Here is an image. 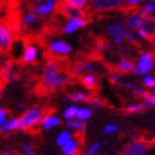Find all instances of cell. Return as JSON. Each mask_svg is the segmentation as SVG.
I'll return each mask as SVG.
<instances>
[{
  "instance_id": "cell-9",
  "label": "cell",
  "mask_w": 155,
  "mask_h": 155,
  "mask_svg": "<svg viewBox=\"0 0 155 155\" xmlns=\"http://www.w3.org/2000/svg\"><path fill=\"white\" fill-rule=\"evenodd\" d=\"M13 37L15 36L7 25L6 20H0V54L7 52Z\"/></svg>"
},
{
  "instance_id": "cell-19",
  "label": "cell",
  "mask_w": 155,
  "mask_h": 155,
  "mask_svg": "<svg viewBox=\"0 0 155 155\" xmlns=\"http://www.w3.org/2000/svg\"><path fill=\"white\" fill-rule=\"evenodd\" d=\"M120 112L123 114H132V113H141L143 112V107H141V104L137 103V104H126L125 107H122V109H120Z\"/></svg>"
},
{
  "instance_id": "cell-6",
  "label": "cell",
  "mask_w": 155,
  "mask_h": 155,
  "mask_svg": "<svg viewBox=\"0 0 155 155\" xmlns=\"http://www.w3.org/2000/svg\"><path fill=\"white\" fill-rule=\"evenodd\" d=\"M149 149V144L144 141L139 139H133L132 142H129L124 145L120 155H145Z\"/></svg>"
},
{
  "instance_id": "cell-28",
  "label": "cell",
  "mask_w": 155,
  "mask_h": 155,
  "mask_svg": "<svg viewBox=\"0 0 155 155\" xmlns=\"http://www.w3.org/2000/svg\"><path fill=\"white\" fill-rule=\"evenodd\" d=\"M8 114L11 115L10 111H8L7 109H5V107H0V125H2L3 123L6 122V119Z\"/></svg>"
},
{
  "instance_id": "cell-30",
  "label": "cell",
  "mask_w": 155,
  "mask_h": 155,
  "mask_svg": "<svg viewBox=\"0 0 155 155\" xmlns=\"http://www.w3.org/2000/svg\"><path fill=\"white\" fill-rule=\"evenodd\" d=\"M120 127L116 125H107L104 127L103 130V134H109V133H113L116 132V131H119Z\"/></svg>"
},
{
  "instance_id": "cell-36",
  "label": "cell",
  "mask_w": 155,
  "mask_h": 155,
  "mask_svg": "<svg viewBox=\"0 0 155 155\" xmlns=\"http://www.w3.org/2000/svg\"><path fill=\"white\" fill-rule=\"evenodd\" d=\"M9 2H17V0H8Z\"/></svg>"
},
{
  "instance_id": "cell-38",
  "label": "cell",
  "mask_w": 155,
  "mask_h": 155,
  "mask_svg": "<svg viewBox=\"0 0 155 155\" xmlns=\"http://www.w3.org/2000/svg\"><path fill=\"white\" fill-rule=\"evenodd\" d=\"M16 155H21V154H20V153H18V152H17V153H16Z\"/></svg>"
},
{
  "instance_id": "cell-35",
  "label": "cell",
  "mask_w": 155,
  "mask_h": 155,
  "mask_svg": "<svg viewBox=\"0 0 155 155\" xmlns=\"http://www.w3.org/2000/svg\"><path fill=\"white\" fill-rule=\"evenodd\" d=\"M85 155H97V153H87Z\"/></svg>"
},
{
  "instance_id": "cell-5",
  "label": "cell",
  "mask_w": 155,
  "mask_h": 155,
  "mask_svg": "<svg viewBox=\"0 0 155 155\" xmlns=\"http://www.w3.org/2000/svg\"><path fill=\"white\" fill-rule=\"evenodd\" d=\"M136 33L140 38L153 43L155 41V17H142V20L136 29Z\"/></svg>"
},
{
  "instance_id": "cell-33",
  "label": "cell",
  "mask_w": 155,
  "mask_h": 155,
  "mask_svg": "<svg viewBox=\"0 0 155 155\" xmlns=\"http://www.w3.org/2000/svg\"><path fill=\"white\" fill-rule=\"evenodd\" d=\"M45 0H29V2L33 3V5H36V3H40V2H43Z\"/></svg>"
},
{
  "instance_id": "cell-15",
  "label": "cell",
  "mask_w": 155,
  "mask_h": 155,
  "mask_svg": "<svg viewBox=\"0 0 155 155\" xmlns=\"http://www.w3.org/2000/svg\"><path fill=\"white\" fill-rule=\"evenodd\" d=\"M19 117L8 120L7 122L3 123L2 125H0V135H5V134L11 132L13 130H18L19 129Z\"/></svg>"
},
{
  "instance_id": "cell-17",
  "label": "cell",
  "mask_w": 155,
  "mask_h": 155,
  "mask_svg": "<svg viewBox=\"0 0 155 155\" xmlns=\"http://www.w3.org/2000/svg\"><path fill=\"white\" fill-rule=\"evenodd\" d=\"M64 125L69 129H72L74 131H84L87 129V123L84 122L83 120H73V119H69L67 120V122L64 123Z\"/></svg>"
},
{
  "instance_id": "cell-34",
  "label": "cell",
  "mask_w": 155,
  "mask_h": 155,
  "mask_svg": "<svg viewBox=\"0 0 155 155\" xmlns=\"http://www.w3.org/2000/svg\"><path fill=\"white\" fill-rule=\"evenodd\" d=\"M151 121H152V124H153V125L155 126V117H152V119H151Z\"/></svg>"
},
{
  "instance_id": "cell-24",
  "label": "cell",
  "mask_w": 155,
  "mask_h": 155,
  "mask_svg": "<svg viewBox=\"0 0 155 155\" xmlns=\"http://www.w3.org/2000/svg\"><path fill=\"white\" fill-rule=\"evenodd\" d=\"M91 114H92V111H91L90 109H84V107H82V109H79V110L77 111V116L79 120L89 119L91 116Z\"/></svg>"
},
{
  "instance_id": "cell-1",
  "label": "cell",
  "mask_w": 155,
  "mask_h": 155,
  "mask_svg": "<svg viewBox=\"0 0 155 155\" xmlns=\"http://www.w3.org/2000/svg\"><path fill=\"white\" fill-rule=\"evenodd\" d=\"M55 112V107L50 103L37 104L26 110L19 117V129L22 132H26L30 135H37L41 131V123L45 116L51 115Z\"/></svg>"
},
{
  "instance_id": "cell-31",
  "label": "cell",
  "mask_w": 155,
  "mask_h": 155,
  "mask_svg": "<svg viewBox=\"0 0 155 155\" xmlns=\"http://www.w3.org/2000/svg\"><path fill=\"white\" fill-rule=\"evenodd\" d=\"M101 145H102V144H101L100 142L94 143V144H92V145H91L90 147L87 149V153H95L97 151V150H99L101 147Z\"/></svg>"
},
{
  "instance_id": "cell-8",
  "label": "cell",
  "mask_w": 155,
  "mask_h": 155,
  "mask_svg": "<svg viewBox=\"0 0 155 155\" xmlns=\"http://www.w3.org/2000/svg\"><path fill=\"white\" fill-rule=\"evenodd\" d=\"M71 47L62 40H53L47 43L43 53L53 55H67L71 52Z\"/></svg>"
},
{
  "instance_id": "cell-12",
  "label": "cell",
  "mask_w": 155,
  "mask_h": 155,
  "mask_svg": "<svg viewBox=\"0 0 155 155\" xmlns=\"http://www.w3.org/2000/svg\"><path fill=\"white\" fill-rule=\"evenodd\" d=\"M89 22H90V19L87 18H70L65 21L64 26L62 27V32L72 33L75 30L85 27Z\"/></svg>"
},
{
  "instance_id": "cell-10",
  "label": "cell",
  "mask_w": 155,
  "mask_h": 155,
  "mask_svg": "<svg viewBox=\"0 0 155 155\" xmlns=\"http://www.w3.org/2000/svg\"><path fill=\"white\" fill-rule=\"evenodd\" d=\"M57 2H58V0H45L43 2L33 5L32 10L40 19H42V18L48 17L52 11H54Z\"/></svg>"
},
{
  "instance_id": "cell-3",
  "label": "cell",
  "mask_w": 155,
  "mask_h": 155,
  "mask_svg": "<svg viewBox=\"0 0 155 155\" xmlns=\"http://www.w3.org/2000/svg\"><path fill=\"white\" fill-rule=\"evenodd\" d=\"M27 47V37L25 35H17L13 37L12 41L10 43L9 48L7 50V55L9 57L10 60H12L16 63H20L25 50Z\"/></svg>"
},
{
  "instance_id": "cell-27",
  "label": "cell",
  "mask_w": 155,
  "mask_h": 155,
  "mask_svg": "<svg viewBox=\"0 0 155 155\" xmlns=\"http://www.w3.org/2000/svg\"><path fill=\"white\" fill-rule=\"evenodd\" d=\"M77 111H78V109L75 107H68V109H67V110L64 111V113H63V116H64V117L67 120L73 119V116L77 115Z\"/></svg>"
},
{
  "instance_id": "cell-11",
  "label": "cell",
  "mask_w": 155,
  "mask_h": 155,
  "mask_svg": "<svg viewBox=\"0 0 155 155\" xmlns=\"http://www.w3.org/2000/svg\"><path fill=\"white\" fill-rule=\"evenodd\" d=\"M107 35L111 36L112 38H116V37H119V38L125 39L126 37H127V35H129L130 31L125 27L124 21L117 20V21L111 23L110 26L107 27Z\"/></svg>"
},
{
  "instance_id": "cell-16",
  "label": "cell",
  "mask_w": 155,
  "mask_h": 155,
  "mask_svg": "<svg viewBox=\"0 0 155 155\" xmlns=\"http://www.w3.org/2000/svg\"><path fill=\"white\" fill-rule=\"evenodd\" d=\"M87 103L90 104L91 107H97V109H100V107H112L110 105V103L105 99L101 97L99 94H93Z\"/></svg>"
},
{
  "instance_id": "cell-18",
  "label": "cell",
  "mask_w": 155,
  "mask_h": 155,
  "mask_svg": "<svg viewBox=\"0 0 155 155\" xmlns=\"http://www.w3.org/2000/svg\"><path fill=\"white\" fill-rule=\"evenodd\" d=\"M57 125H61V121H60L58 117L52 116V115L45 116L41 123V127L43 130H45V131H48V130H50L51 127L57 126Z\"/></svg>"
},
{
  "instance_id": "cell-21",
  "label": "cell",
  "mask_w": 155,
  "mask_h": 155,
  "mask_svg": "<svg viewBox=\"0 0 155 155\" xmlns=\"http://www.w3.org/2000/svg\"><path fill=\"white\" fill-rule=\"evenodd\" d=\"M68 6H71L73 8H79V9H84L89 5V0H62Z\"/></svg>"
},
{
  "instance_id": "cell-29",
  "label": "cell",
  "mask_w": 155,
  "mask_h": 155,
  "mask_svg": "<svg viewBox=\"0 0 155 155\" xmlns=\"http://www.w3.org/2000/svg\"><path fill=\"white\" fill-rule=\"evenodd\" d=\"M22 153L21 155H36L33 151L32 146L29 144H22Z\"/></svg>"
},
{
  "instance_id": "cell-4",
  "label": "cell",
  "mask_w": 155,
  "mask_h": 155,
  "mask_svg": "<svg viewBox=\"0 0 155 155\" xmlns=\"http://www.w3.org/2000/svg\"><path fill=\"white\" fill-rule=\"evenodd\" d=\"M155 67V53L154 51H144L141 52L137 58V65L133 70V74L135 75H145Z\"/></svg>"
},
{
  "instance_id": "cell-26",
  "label": "cell",
  "mask_w": 155,
  "mask_h": 155,
  "mask_svg": "<svg viewBox=\"0 0 155 155\" xmlns=\"http://www.w3.org/2000/svg\"><path fill=\"white\" fill-rule=\"evenodd\" d=\"M107 80H109V82H110V84L112 85V87L120 85V83H121L119 74H115V73H109V75H107Z\"/></svg>"
},
{
  "instance_id": "cell-13",
  "label": "cell",
  "mask_w": 155,
  "mask_h": 155,
  "mask_svg": "<svg viewBox=\"0 0 155 155\" xmlns=\"http://www.w3.org/2000/svg\"><path fill=\"white\" fill-rule=\"evenodd\" d=\"M142 20V16L139 13V9L134 10V11H131V12L126 13V18H125V27L127 28V30H136L137 27H139L140 22Z\"/></svg>"
},
{
  "instance_id": "cell-23",
  "label": "cell",
  "mask_w": 155,
  "mask_h": 155,
  "mask_svg": "<svg viewBox=\"0 0 155 155\" xmlns=\"http://www.w3.org/2000/svg\"><path fill=\"white\" fill-rule=\"evenodd\" d=\"M70 137H71V134L69 132H67V131H63L62 133L59 134L58 139H57V144L59 146H62L63 144H65V143L68 142L69 140H70Z\"/></svg>"
},
{
  "instance_id": "cell-20",
  "label": "cell",
  "mask_w": 155,
  "mask_h": 155,
  "mask_svg": "<svg viewBox=\"0 0 155 155\" xmlns=\"http://www.w3.org/2000/svg\"><path fill=\"white\" fill-rule=\"evenodd\" d=\"M72 136L75 140V142L79 145V147L83 150L84 145H85V131H74Z\"/></svg>"
},
{
  "instance_id": "cell-14",
  "label": "cell",
  "mask_w": 155,
  "mask_h": 155,
  "mask_svg": "<svg viewBox=\"0 0 155 155\" xmlns=\"http://www.w3.org/2000/svg\"><path fill=\"white\" fill-rule=\"evenodd\" d=\"M61 151L64 155H83L82 149L79 147L77 142H75V141H72V140H69L65 144L62 145Z\"/></svg>"
},
{
  "instance_id": "cell-2",
  "label": "cell",
  "mask_w": 155,
  "mask_h": 155,
  "mask_svg": "<svg viewBox=\"0 0 155 155\" xmlns=\"http://www.w3.org/2000/svg\"><path fill=\"white\" fill-rule=\"evenodd\" d=\"M126 0H89V10L93 12H109L123 10Z\"/></svg>"
},
{
  "instance_id": "cell-32",
  "label": "cell",
  "mask_w": 155,
  "mask_h": 155,
  "mask_svg": "<svg viewBox=\"0 0 155 155\" xmlns=\"http://www.w3.org/2000/svg\"><path fill=\"white\" fill-rule=\"evenodd\" d=\"M16 151H5V152H0V155H16Z\"/></svg>"
},
{
  "instance_id": "cell-25",
  "label": "cell",
  "mask_w": 155,
  "mask_h": 155,
  "mask_svg": "<svg viewBox=\"0 0 155 155\" xmlns=\"http://www.w3.org/2000/svg\"><path fill=\"white\" fill-rule=\"evenodd\" d=\"M142 84L144 87H146L147 89H151V87H155V79L152 77H149L146 75L142 79Z\"/></svg>"
},
{
  "instance_id": "cell-22",
  "label": "cell",
  "mask_w": 155,
  "mask_h": 155,
  "mask_svg": "<svg viewBox=\"0 0 155 155\" xmlns=\"http://www.w3.org/2000/svg\"><path fill=\"white\" fill-rule=\"evenodd\" d=\"M153 12H155V3L154 2H150L145 6H143L142 8L139 9V13L142 17H147L151 16Z\"/></svg>"
},
{
  "instance_id": "cell-37",
  "label": "cell",
  "mask_w": 155,
  "mask_h": 155,
  "mask_svg": "<svg viewBox=\"0 0 155 155\" xmlns=\"http://www.w3.org/2000/svg\"><path fill=\"white\" fill-rule=\"evenodd\" d=\"M150 1H151V2H154L155 3V0H150Z\"/></svg>"
},
{
  "instance_id": "cell-7",
  "label": "cell",
  "mask_w": 155,
  "mask_h": 155,
  "mask_svg": "<svg viewBox=\"0 0 155 155\" xmlns=\"http://www.w3.org/2000/svg\"><path fill=\"white\" fill-rule=\"evenodd\" d=\"M91 93L97 94L100 91V75L95 73H84L77 79Z\"/></svg>"
}]
</instances>
